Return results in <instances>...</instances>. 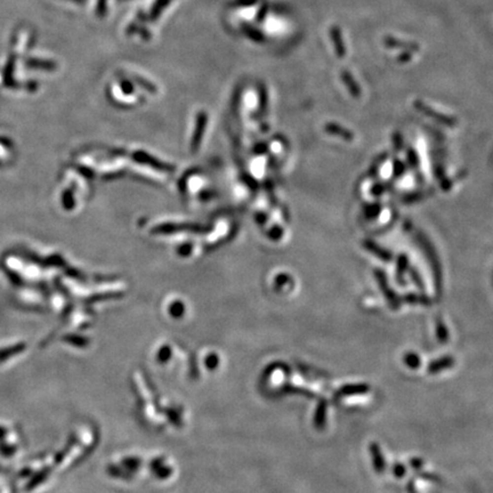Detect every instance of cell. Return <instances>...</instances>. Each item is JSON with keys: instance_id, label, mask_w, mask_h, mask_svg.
<instances>
[{"instance_id": "6da1fadb", "label": "cell", "mask_w": 493, "mask_h": 493, "mask_svg": "<svg viewBox=\"0 0 493 493\" xmlns=\"http://www.w3.org/2000/svg\"><path fill=\"white\" fill-rule=\"evenodd\" d=\"M330 34H331V39H332L333 46H335L337 56L344 57L345 56L346 49H345V45H344L342 31H340L339 27H332Z\"/></svg>"}, {"instance_id": "7a4b0ae2", "label": "cell", "mask_w": 493, "mask_h": 493, "mask_svg": "<svg viewBox=\"0 0 493 493\" xmlns=\"http://www.w3.org/2000/svg\"><path fill=\"white\" fill-rule=\"evenodd\" d=\"M384 42L387 47H393V48H403L407 50H419V45L416 42L412 41H405V40H400V39H396L394 37H386L384 39Z\"/></svg>"}]
</instances>
